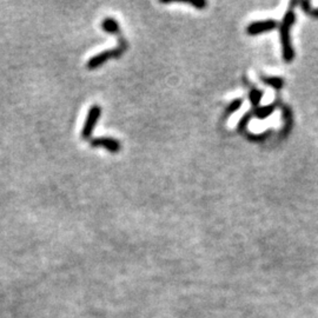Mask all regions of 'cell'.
Listing matches in <instances>:
<instances>
[{"instance_id":"cell-4","label":"cell","mask_w":318,"mask_h":318,"mask_svg":"<svg viewBox=\"0 0 318 318\" xmlns=\"http://www.w3.org/2000/svg\"><path fill=\"white\" fill-rule=\"evenodd\" d=\"M90 145L92 147H105V149L111 153H118L120 149H122V144L116 138L111 137H98L92 138L90 141Z\"/></svg>"},{"instance_id":"cell-1","label":"cell","mask_w":318,"mask_h":318,"mask_svg":"<svg viewBox=\"0 0 318 318\" xmlns=\"http://www.w3.org/2000/svg\"><path fill=\"white\" fill-rule=\"evenodd\" d=\"M294 21H296V14L292 11V7H290L288 12L285 13L284 18H283L281 29H279L283 46V58H284L286 63H291L294 57V51L292 49L291 41H290V29L294 24Z\"/></svg>"},{"instance_id":"cell-10","label":"cell","mask_w":318,"mask_h":318,"mask_svg":"<svg viewBox=\"0 0 318 318\" xmlns=\"http://www.w3.org/2000/svg\"><path fill=\"white\" fill-rule=\"evenodd\" d=\"M251 117H254V115H252V111L247 112V113L244 116V117L239 120V124H238V130L239 131H244L246 130V126L247 124H249Z\"/></svg>"},{"instance_id":"cell-7","label":"cell","mask_w":318,"mask_h":318,"mask_svg":"<svg viewBox=\"0 0 318 318\" xmlns=\"http://www.w3.org/2000/svg\"><path fill=\"white\" fill-rule=\"evenodd\" d=\"M262 80L269 86L276 88V90H281L283 85H284V80L278 78V77H262Z\"/></svg>"},{"instance_id":"cell-5","label":"cell","mask_w":318,"mask_h":318,"mask_svg":"<svg viewBox=\"0 0 318 318\" xmlns=\"http://www.w3.org/2000/svg\"><path fill=\"white\" fill-rule=\"evenodd\" d=\"M277 27V21L272 20H265V21H256L252 22L249 26H247V34L250 36H256V34H261L267 32V31H272Z\"/></svg>"},{"instance_id":"cell-11","label":"cell","mask_w":318,"mask_h":318,"mask_svg":"<svg viewBox=\"0 0 318 318\" xmlns=\"http://www.w3.org/2000/svg\"><path fill=\"white\" fill-rule=\"evenodd\" d=\"M240 105H242V100L240 99H236V100H234V102H232L230 105L228 106V108H226V115L229 116V115H231V113H234V112H236L238 110V108L240 107Z\"/></svg>"},{"instance_id":"cell-8","label":"cell","mask_w":318,"mask_h":318,"mask_svg":"<svg viewBox=\"0 0 318 318\" xmlns=\"http://www.w3.org/2000/svg\"><path fill=\"white\" fill-rule=\"evenodd\" d=\"M262 97H263V92L258 91V90H252L249 95V98H250V102L252 105L258 106L259 102L262 100Z\"/></svg>"},{"instance_id":"cell-6","label":"cell","mask_w":318,"mask_h":318,"mask_svg":"<svg viewBox=\"0 0 318 318\" xmlns=\"http://www.w3.org/2000/svg\"><path fill=\"white\" fill-rule=\"evenodd\" d=\"M276 106L277 103L270 104V105L263 107H256L255 110H252V115H254V117L258 119H265L269 117V116L272 115V112L276 110Z\"/></svg>"},{"instance_id":"cell-2","label":"cell","mask_w":318,"mask_h":318,"mask_svg":"<svg viewBox=\"0 0 318 318\" xmlns=\"http://www.w3.org/2000/svg\"><path fill=\"white\" fill-rule=\"evenodd\" d=\"M126 51H127V49L118 45L116 49L106 50V51H103L98 54H96V56H93L91 59L87 61V64H86L87 70H96L99 66H102L103 64H105L107 60L118 59V58L122 57Z\"/></svg>"},{"instance_id":"cell-12","label":"cell","mask_w":318,"mask_h":318,"mask_svg":"<svg viewBox=\"0 0 318 318\" xmlns=\"http://www.w3.org/2000/svg\"><path fill=\"white\" fill-rule=\"evenodd\" d=\"M189 5L196 7V9H198V10H201V9H204V7H207L208 4L205 0H198V2H189Z\"/></svg>"},{"instance_id":"cell-9","label":"cell","mask_w":318,"mask_h":318,"mask_svg":"<svg viewBox=\"0 0 318 318\" xmlns=\"http://www.w3.org/2000/svg\"><path fill=\"white\" fill-rule=\"evenodd\" d=\"M301 5L302 7H303L305 13L312 15V17H315V18H318V9H312L311 4H310L309 2H302Z\"/></svg>"},{"instance_id":"cell-3","label":"cell","mask_w":318,"mask_h":318,"mask_svg":"<svg viewBox=\"0 0 318 318\" xmlns=\"http://www.w3.org/2000/svg\"><path fill=\"white\" fill-rule=\"evenodd\" d=\"M100 116H102V107H100L99 105H93L90 107L86 120H85L83 129H81V133H80L81 138L85 139V141H91V135L93 133V130H95L97 122H98Z\"/></svg>"}]
</instances>
